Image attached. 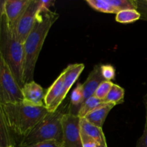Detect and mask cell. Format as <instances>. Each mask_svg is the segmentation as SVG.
Instances as JSON below:
<instances>
[{
    "mask_svg": "<svg viewBox=\"0 0 147 147\" xmlns=\"http://www.w3.org/2000/svg\"><path fill=\"white\" fill-rule=\"evenodd\" d=\"M65 77V70H64L47 90L44 98V105L46 109L50 107L60 95L63 88Z\"/></svg>",
    "mask_w": 147,
    "mask_h": 147,
    "instance_id": "cell-15",
    "label": "cell"
},
{
    "mask_svg": "<svg viewBox=\"0 0 147 147\" xmlns=\"http://www.w3.org/2000/svg\"><path fill=\"white\" fill-rule=\"evenodd\" d=\"M141 19V14L136 9H125L119 11L116 15V21L122 24L134 22Z\"/></svg>",
    "mask_w": 147,
    "mask_h": 147,
    "instance_id": "cell-20",
    "label": "cell"
},
{
    "mask_svg": "<svg viewBox=\"0 0 147 147\" xmlns=\"http://www.w3.org/2000/svg\"><path fill=\"white\" fill-rule=\"evenodd\" d=\"M9 146H14V141L7 123L3 104L0 102V147Z\"/></svg>",
    "mask_w": 147,
    "mask_h": 147,
    "instance_id": "cell-16",
    "label": "cell"
},
{
    "mask_svg": "<svg viewBox=\"0 0 147 147\" xmlns=\"http://www.w3.org/2000/svg\"><path fill=\"white\" fill-rule=\"evenodd\" d=\"M80 134H81V140L83 147H100V145L90 137L88 136L80 131Z\"/></svg>",
    "mask_w": 147,
    "mask_h": 147,
    "instance_id": "cell-27",
    "label": "cell"
},
{
    "mask_svg": "<svg viewBox=\"0 0 147 147\" xmlns=\"http://www.w3.org/2000/svg\"><path fill=\"white\" fill-rule=\"evenodd\" d=\"M53 0H39L38 7L37 11V20L40 18L43 14L50 11V8L54 4Z\"/></svg>",
    "mask_w": 147,
    "mask_h": 147,
    "instance_id": "cell-22",
    "label": "cell"
},
{
    "mask_svg": "<svg viewBox=\"0 0 147 147\" xmlns=\"http://www.w3.org/2000/svg\"><path fill=\"white\" fill-rule=\"evenodd\" d=\"M7 147H14V146H7Z\"/></svg>",
    "mask_w": 147,
    "mask_h": 147,
    "instance_id": "cell-29",
    "label": "cell"
},
{
    "mask_svg": "<svg viewBox=\"0 0 147 147\" xmlns=\"http://www.w3.org/2000/svg\"><path fill=\"white\" fill-rule=\"evenodd\" d=\"M80 120L78 115L64 113L62 119L63 147H83Z\"/></svg>",
    "mask_w": 147,
    "mask_h": 147,
    "instance_id": "cell-6",
    "label": "cell"
},
{
    "mask_svg": "<svg viewBox=\"0 0 147 147\" xmlns=\"http://www.w3.org/2000/svg\"><path fill=\"white\" fill-rule=\"evenodd\" d=\"M21 87L0 54V102L3 105L22 102Z\"/></svg>",
    "mask_w": 147,
    "mask_h": 147,
    "instance_id": "cell-5",
    "label": "cell"
},
{
    "mask_svg": "<svg viewBox=\"0 0 147 147\" xmlns=\"http://www.w3.org/2000/svg\"><path fill=\"white\" fill-rule=\"evenodd\" d=\"M100 73L105 80L111 81L116 76V70L111 65H100Z\"/></svg>",
    "mask_w": 147,
    "mask_h": 147,
    "instance_id": "cell-24",
    "label": "cell"
},
{
    "mask_svg": "<svg viewBox=\"0 0 147 147\" xmlns=\"http://www.w3.org/2000/svg\"><path fill=\"white\" fill-rule=\"evenodd\" d=\"M18 147H63V145H62V143L57 142V141L50 140L34 144L27 145V146L19 145Z\"/></svg>",
    "mask_w": 147,
    "mask_h": 147,
    "instance_id": "cell-26",
    "label": "cell"
},
{
    "mask_svg": "<svg viewBox=\"0 0 147 147\" xmlns=\"http://www.w3.org/2000/svg\"><path fill=\"white\" fill-rule=\"evenodd\" d=\"M85 68V65L83 63H76V64H70L65 69V77L64 83H63V88L58 97L53 102L50 107L47 108L48 112L56 111L58 109L59 106L63 103V100L65 98L67 93L74 85L76 80L78 79L79 76L82 73Z\"/></svg>",
    "mask_w": 147,
    "mask_h": 147,
    "instance_id": "cell-8",
    "label": "cell"
},
{
    "mask_svg": "<svg viewBox=\"0 0 147 147\" xmlns=\"http://www.w3.org/2000/svg\"><path fill=\"white\" fill-rule=\"evenodd\" d=\"M114 105L111 103H106L103 106L95 109L86 116L84 119L94 126L99 128L103 127L104 122L109 115V112L114 107Z\"/></svg>",
    "mask_w": 147,
    "mask_h": 147,
    "instance_id": "cell-14",
    "label": "cell"
},
{
    "mask_svg": "<svg viewBox=\"0 0 147 147\" xmlns=\"http://www.w3.org/2000/svg\"><path fill=\"white\" fill-rule=\"evenodd\" d=\"M106 103H107L105 101V100L99 99L98 98L95 96H91L89 98H88L80 106L78 113V116H79L80 119L85 118L88 113L93 111V110L100 107V106H103Z\"/></svg>",
    "mask_w": 147,
    "mask_h": 147,
    "instance_id": "cell-18",
    "label": "cell"
},
{
    "mask_svg": "<svg viewBox=\"0 0 147 147\" xmlns=\"http://www.w3.org/2000/svg\"><path fill=\"white\" fill-rule=\"evenodd\" d=\"M32 0H5L4 15L10 30L14 31L17 22L30 5Z\"/></svg>",
    "mask_w": 147,
    "mask_h": 147,
    "instance_id": "cell-10",
    "label": "cell"
},
{
    "mask_svg": "<svg viewBox=\"0 0 147 147\" xmlns=\"http://www.w3.org/2000/svg\"><path fill=\"white\" fill-rule=\"evenodd\" d=\"M59 14L53 11H49L37 19L32 31L30 32L24 42V83H29L34 78V69L38 59L39 55L49 31Z\"/></svg>",
    "mask_w": 147,
    "mask_h": 147,
    "instance_id": "cell-1",
    "label": "cell"
},
{
    "mask_svg": "<svg viewBox=\"0 0 147 147\" xmlns=\"http://www.w3.org/2000/svg\"><path fill=\"white\" fill-rule=\"evenodd\" d=\"M83 103V86L81 83H78L70 96V105L69 113L78 115L80 106Z\"/></svg>",
    "mask_w": 147,
    "mask_h": 147,
    "instance_id": "cell-17",
    "label": "cell"
},
{
    "mask_svg": "<svg viewBox=\"0 0 147 147\" xmlns=\"http://www.w3.org/2000/svg\"><path fill=\"white\" fill-rule=\"evenodd\" d=\"M5 0H0V34H1V25H2L3 17H4V5Z\"/></svg>",
    "mask_w": 147,
    "mask_h": 147,
    "instance_id": "cell-28",
    "label": "cell"
},
{
    "mask_svg": "<svg viewBox=\"0 0 147 147\" xmlns=\"http://www.w3.org/2000/svg\"><path fill=\"white\" fill-rule=\"evenodd\" d=\"M22 102L34 106H43L44 105L45 93L40 85L32 80L26 83L22 87Z\"/></svg>",
    "mask_w": 147,
    "mask_h": 147,
    "instance_id": "cell-11",
    "label": "cell"
},
{
    "mask_svg": "<svg viewBox=\"0 0 147 147\" xmlns=\"http://www.w3.org/2000/svg\"><path fill=\"white\" fill-rule=\"evenodd\" d=\"M86 3L96 11L117 14L125 9H136L135 0H87Z\"/></svg>",
    "mask_w": 147,
    "mask_h": 147,
    "instance_id": "cell-9",
    "label": "cell"
},
{
    "mask_svg": "<svg viewBox=\"0 0 147 147\" xmlns=\"http://www.w3.org/2000/svg\"><path fill=\"white\" fill-rule=\"evenodd\" d=\"M10 130L22 137L28 134L47 114L45 106H34L24 102L3 105Z\"/></svg>",
    "mask_w": 147,
    "mask_h": 147,
    "instance_id": "cell-2",
    "label": "cell"
},
{
    "mask_svg": "<svg viewBox=\"0 0 147 147\" xmlns=\"http://www.w3.org/2000/svg\"><path fill=\"white\" fill-rule=\"evenodd\" d=\"M0 54L8 65L22 88L24 85L23 80L24 43L19 40L14 31L10 30L7 25L4 15L0 34Z\"/></svg>",
    "mask_w": 147,
    "mask_h": 147,
    "instance_id": "cell-3",
    "label": "cell"
},
{
    "mask_svg": "<svg viewBox=\"0 0 147 147\" xmlns=\"http://www.w3.org/2000/svg\"><path fill=\"white\" fill-rule=\"evenodd\" d=\"M80 131L87 135L91 139H94L100 147H108L106 144V137L103 134L102 128L94 126L93 124L88 121L86 119L83 118L80 120Z\"/></svg>",
    "mask_w": 147,
    "mask_h": 147,
    "instance_id": "cell-13",
    "label": "cell"
},
{
    "mask_svg": "<svg viewBox=\"0 0 147 147\" xmlns=\"http://www.w3.org/2000/svg\"><path fill=\"white\" fill-rule=\"evenodd\" d=\"M63 115V111L58 109L53 113L48 112L28 134L22 137L20 145L27 146L50 140H55L62 143Z\"/></svg>",
    "mask_w": 147,
    "mask_h": 147,
    "instance_id": "cell-4",
    "label": "cell"
},
{
    "mask_svg": "<svg viewBox=\"0 0 147 147\" xmlns=\"http://www.w3.org/2000/svg\"><path fill=\"white\" fill-rule=\"evenodd\" d=\"M144 104L146 109V123L143 134L137 141L136 147H147V93L144 96Z\"/></svg>",
    "mask_w": 147,
    "mask_h": 147,
    "instance_id": "cell-23",
    "label": "cell"
},
{
    "mask_svg": "<svg viewBox=\"0 0 147 147\" xmlns=\"http://www.w3.org/2000/svg\"><path fill=\"white\" fill-rule=\"evenodd\" d=\"M124 89L119 85L113 83L109 94L105 98V101L107 103H111L114 106L121 104L124 101Z\"/></svg>",
    "mask_w": 147,
    "mask_h": 147,
    "instance_id": "cell-19",
    "label": "cell"
},
{
    "mask_svg": "<svg viewBox=\"0 0 147 147\" xmlns=\"http://www.w3.org/2000/svg\"><path fill=\"white\" fill-rule=\"evenodd\" d=\"M136 10L140 13L141 19L147 21V0H135Z\"/></svg>",
    "mask_w": 147,
    "mask_h": 147,
    "instance_id": "cell-25",
    "label": "cell"
},
{
    "mask_svg": "<svg viewBox=\"0 0 147 147\" xmlns=\"http://www.w3.org/2000/svg\"><path fill=\"white\" fill-rule=\"evenodd\" d=\"M104 80V78L100 73V65H97L94 66L92 71L89 73L86 80L83 84V103L88 98L94 95L99 85Z\"/></svg>",
    "mask_w": 147,
    "mask_h": 147,
    "instance_id": "cell-12",
    "label": "cell"
},
{
    "mask_svg": "<svg viewBox=\"0 0 147 147\" xmlns=\"http://www.w3.org/2000/svg\"><path fill=\"white\" fill-rule=\"evenodd\" d=\"M113 83L111 81H108V80H104V81L102 82L99 86L98 87L97 90L95 92L94 95L93 96H96L97 98H98L99 99H101V100H105V98H106L107 95L109 94V91L111 89L112 86H113Z\"/></svg>",
    "mask_w": 147,
    "mask_h": 147,
    "instance_id": "cell-21",
    "label": "cell"
},
{
    "mask_svg": "<svg viewBox=\"0 0 147 147\" xmlns=\"http://www.w3.org/2000/svg\"><path fill=\"white\" fill-rule=\"evenodd\" d=\"M38 4L39 0H32L16 26L14 32L19 40L22 43L24 42L35 25Z\"/></svg>",
    "mask_w": 147,
    "mask_h": 147,
    "instance_id": "cell-7",
    "label": "cell"
}]
</instances>
